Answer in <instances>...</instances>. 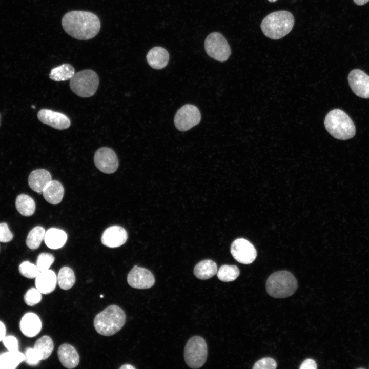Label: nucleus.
Masks as SVG:
<instances>
[{
	"instance_id": "obj_17",
	"label": "nucleus",
	"mask_w": 369,
	"mask_h": 369,
	"mask_svg": "<svg viewBox=\"0 0 369 369\" xmlns=\"http://www.w3.org/2000/svg\"><path fill=\"white\" fill-rule=\"evenodd\" d=\"M57 276L54 271L47 270L40 272L35 278V288L42 294H48L55 289Z\"/></svg>"
},
{
	"instance_id": "obj_12",
	"label": "nucleus",
	"mask_w": 369,
	"mask_h": 369,
	"mask_svg": "<svg viewBox=\"0 0 369 369\" xmlns=\"http://www.w3.org/2000/svg\"><path fill=\"white\" fill-rule=\"evenodd\" d=\"M127 281L129 285L133 288L146 289L154 285L155 278L149 270L135 265L128 275Z\"/></svg>"
},
{
	"instance_id": "obj_39",
	"label": "nucleus",
	"mask_w": 369,
	"mask_h": 369,
	"mask_svg": "<svg viewBox=\"0 0 369 369\" xmlns=\"http://www.w3.org/2000/svg\"><path fill=\"white\" fill-rule=\"evenodd\" d=\"M6 335V327L5 324L0 320V342Z\"/></svg>"
},
{
	"instance_id": "obj_11",
	"label": "nucleus",
	"mask_w": 369,
	"mask_h": 369,
	"mask_svg": "<svg viewBox=\"0 0 369 369\" xmlns=\"http://www.w3.org/2000/svg\"><path fill=\"white\" fill-rule=\"evenodd\" d=\"M94 162L99 170L107 174L115 172L118 167V159L116 153L108 147L100 148L95 152Z\"/></svg>"
},
{
	"instance_id": "obj_34",
	"label": "nucleus",
	"mask_w": 369,
	"mask_h": 369,
	"mask_svg": "<svg viewBox=\"0 0 369 369\" xmlns=\"http://www.w3.org/2000/svg\"><path fill=\"white\" fill-rule=\"evenodd\" d=\"M24 355V361L29 365H37L39 364L40 361H42L40 356L34 347L27 348L25 351Z\"/></svg>"
},
{
	"instance_id": "obj_35",
	"label": "nucleus",
	"mask_w": 369,
	"mask_h": 369,
	"mask_svg": "<svg viewBox=\"0 0 369 369\" xmlns=\"http://www.w3.org/2000/svg\"><path fill=\"white\" fill-rule=\"evenodd\" d=\"M277 367L275 360L270 357L263 358L258 360L253 366V369H275Z\"/></svg>"
},
{
	"instance_id": "obj_13",
	"label": "nucleus",
	"mask_w": 369,
	"mask_h": 369,
	"mask_svg": "<svg viewBox=\"0 0 369 369\" xmlns=\"http://www.w3.org/2000/svg\"><path fill=\"white\" fill-rule=\"evenodd\" d=\"M349 85L353 92L358 96L369 98V76L363 71L354 69L348 76Z\"/></svg>"
},
{
	"instance_id": "obj_29",
	"label": "nucleus",
	"mask_w": 369,
	"mask_h": 369,
	"mask_svg": "<svg viewBox=\"0 0 369 369\" xmlns=\"http://www.w3.org/2000/svg\"><path fill=\"white\" fill-rule=\"evenodd\" d=\"M45 230L40 226H37L33 228L29 233L26 243L27 246L31 250L37 249L41 242L44 239Z\"/></svg>"
},
{
	"instance_id": "obj_26",
	"label": "nucleus",
	"mask_w": 369,
	"mask_h": 369,
	"mask_svg": "<svg viewBox=\"0 0 369 369\" xmlns=\"http://www.w3.org/2000/svg\"><path fill=\"white\" fill-rule=\"evenodd\" d=\"M75 74L74 69L69 64H64L51 69L49 78L55 81L70 79Z\"/></svg>"
},
{
	"instance_id": "obj_27",
	"label": "nucleus",
	"mask_w": 369,
	"mask_h": 369,
	"mask_svg": "<svg viewBox=\"0 0 369 369\" xmlns=\"http://www.w3.org/2000/svg\"><path fill=\"white\" fill-rule=\"evenodd\" d=\"M33 347L40 356L42 360H44L51 355L54 348V344L50 337L44 335L36 341Z\"/></svg>"
},
{
	"instance_id": "obj_32",
	"label": "nucleus",
	"mask_w": 369,
	"mask_h": 369,
	"mask_svg": "<svg viewBox=\"0 0 369 369\" xmlns=\"http://www.w3.org/2000/svg\"><path fill=\"white\" fill-rule=\"evenodd\" d=\"M42 294L36 288H31L27 291L24 295V301L28 306H34L40 302Z\"/></svg>"
},
{
	"instance_id": "obj_40",
	"label": "nucleus",
	"mask_w": 369,
	"mask_h": 369,
	"mask_svg": "<svg viewBox=\"0 0 369 369\" xmlns=\"http://www.w3.org/2000/svg\"><path fill=\"white\" fill-rule=\"evenodd\" d=\"M354 3L358 5H363L366 4L369 0H353Z\"/></svg>"
},
{
	"instance_id": "obj_20",
	"label": "nucleus",
	"mask_w": 369,
	"mask_h": 369,
	"mask_svg": "<svg viewBox=\"0 0 369 369\" xmlns=\"http://www.w3.org/2000/svg\"><path fill=\"white\" fill-rule=\"evenodd\" d=\"M146 58L148 64L155 69L165 68L169 60V54L166 49L161 47H155L148 52Z\"/></svg>"
},
{
	"instance_id": "obj_18",
	"label": "nucleus",
	"mask_w": 369,
	"mask_h": 369,
	"mask_svg": "<svg viewBox=\"0 0 369 369\" xmlns=\"http://www.w3.org/2000/svg\"><path fill=\"white\" fill-rule=\"evenodd\" d=\"M58 359L61 364L69 369L76 367L79 363V356L76 350L71 345L64 343L57 351Z\"/></svg>"
},
{
	"instance_id": "obj_44",
	"label": "nucleus",
	"mask_w": 369,
	"mask_h": 369,
	"mask_svg": "<svg viewBox=\"0 0 369 369\" xmlns=\"http://www.w3.org/2000/svg\"><path fill=\"white\" fill-rule=\"evenodd\" d=\"M32 108H35V106H32Z\"/></svg>"
},
{
	"instance_id": "obj_43",
	"label": "nucleus",
	"mask_w": 369,
	"mask_h": 369,
	"mask_svg": "<svg viewBox=\"0 0 369 369\" xmlns=\"http://www.w3.org/2000/svg\"><path fill=\"white\" fill-rule=\"evenodd\" d=\"M100 298H102L104 297V296L102 295H100Z\"/></svg>"
},
{
	"instance_id": "obj_23",
	"label": "nucleus",
	"mask_w": 369,
	"mask_h": 369,
	"mask_svg": "<svg viewBox=\"0 0 369 369\" xmlns=\"http://www.w3.org/2000/svg\"><path fill=\"white\" fill-rule=\"evenodd\" d=\"M25 360L24 353L19 350L0 354V369H15Z\"/></svg>"
},
{
	"instance_id": "obj_37",
	"label": "nucleus",
	"mask_w": 369,
	"mask_h": 369,
	"mask_svg": "<svg viewBox=\"0 0 369 369\" xmlns=\"http://www.w3.org/2000/svg\"><path fill=\"white\" fill-rule=\"evenodd\" d=\"M13 237L12 233L10 231L8 224L5 222L0 223V242H8Z\"/></svg>"
},
{
	"instance_id": "obj_38",
	"label": "nucleus",
	"mask_w": 369,
	"mask_h": 369,
	"mask_svg": "<svg viewBox=\"0 0 369 369\" xmlns=\"http://www.w3.org/2000/svg\"><path fill=\"white\" fill-rule=\"evenodd\" d=\"M300 369H316L317 368V364L315 361L312 359L308 358L302 362Z\"/></svg>"
},
{
	"instance_id": "obj_16",
	"label": "nucleus",
	"mask_w": 369,
	"mask_h": 369,
	"mask_svg": "<svg viewBox=\"0 0 369 369\" xmlns=\"http://www.w3.org/2000/svg\"><path fill=\"white\" fill-rule=\"evenodd\" d=\"M19 330L26 337H35L40 332L42 323L37 315L32 312L25 313L21 318L19 323Z\"/></svg>"
},
{
	"instance_id": "obj_9",
	"label": "nucleus",
	"mask_w": 369,
	"mask_h": 369,
	"mask_svg": "<svg viewBox=\"0 0 369 369\" xmlns=\"http://www.w3.org/2000/svg\"><path fill=\"white\" fill-rule=\"evenodd\" d=\"M201 120V114L198 108L191 104L181 107L174 117V124L181 131H186L198 125Z\"/></svg>"
},
{
	"instance_id": "obj_6",
	"label": "nucleus",
	"mask_w": 369,
	"mask_h": 369,
	"mask_svg": "<svg viewBox=\"0 0 369 369\" xmlns=\"http://www.w3.org/2000/svg\"><path fill=\"white\" fill-rule=\"evenodd\" d=\"M70 87L77 96L90 97L96 92L99 78L97 74L90 69L84 70L74 74L70 79Z\"/></svg>"
},
{
	"instance_id": "obj_7",
	"label": "nucleus",
	"mask_w": 369,
	"mask_h": 369,
	"mask_svg": "<svg viewBox=\"0 0 369 369\" xmlns=\"http://www.w3.org/2000/svg\"><path fill=\"white\" fill-rule=\"evenodd\" d=\"M207 355V345L203 338L195 336L188 341L184 350V358L190 367H201L206 362Z\"/></svg>"
},
{
	"instance_id": "obj_30",
	"label": "nucleus",
	"mask_w": 369,
	"mask_h": 369,
	"mask_svg": "<svg viewBox=\"0 0 369 369\" xmlns=\"http://www.w3.org/2000/svg\"><path fill=\"white\" fill-rule=\"evenodd\" d=\"M240 271L235 265H223L217 272L218 279L223 282H230L235 280L239 276Z\"/></svg>"
},
{
	"instance_id": "obj_8",
	"label": "nucleus",
	"mask_w": 369,
	"mask_h": 369,
	"mask_svg": "<svg viewBox=\"0 0 369 369\" xmlns=\"http://www.w3.org/2000/svg\"><path fill=\"white\" fill-rule=\"evenodd\" d=\"M204 48L209 56L220 62L225 61L231 54L227 40L221 33L217 32L211 33L207 37Z\"/></svg>"
},
{
	"instance_id": "obj_10",
	"label": "nucleus",
	"mask_w": 369,
	"mask_h": 369,
	"mask_svg": "<svg viewBox=\"0 0 369 369\" xmlns=\"http://www.w3.org/2000/svg\"><path fill=\"white\" fill-rule=\"evenodd\" d=\"M230 251L234 258L238 262L244 264L252 263L257 257L254 246L244 238L235 240L231 245Z\"/></svg>"
},
{
	"instance_id": "obj_14",
	"label": "nucleus",
	"mask_w": 369,
	"mask_h": 369,
	"mask_svg": "<svg viewBox=\"0 0 369 369\" xmlns=\"http://www.w3.org/2000/svg\"><path fill=\"white\" fill-rule=\"evenodd\" d=\"M37 117L42 123L58 130L66 129L71 125L70 119L65 114L50 109L40 110Z\"/></svg>"
},
{
	"instance_id": "obj_31",
	"label": "nucleus",
	"mask_w": 369,
	"mask_h": 369,
	"mask_svg": "<svg viewBox=\"0 0 369 369\" xmlns=\"http://www.w3.org/2000/svg\"><path fill=\"white\" fill-rule=\"evenodd\" d=\"M18 271L22 276L28 279L35 278L40 272L36 265L29 261L22 262L18 266Z\"/></svg>"
},
{
	"instance_id": "obj_24",
	"label": "nucleus",
	"mask_w": 369,
	"mask_h": 369,
	"mask_svg": "<svg viewBox=\"0 0 369 369\" xmlns=\"http://www.w3.org/2000/svg\"><path fill=\"white\" fill-rule=\"evenodd\" d=\"M217 272L216 263L212 260L206 259L198 262L194 268L195 276L199 279H208Z\"/></svg>"
},
{
	"instance_id": "obj_22",
	"label": "nucleus",
	"mask_w": 369,
	"mask_h": 369,
	"mask_svg": "<svg viewBox=\"0 0 369 369\" xmlns=\"http://www.w3.org/2000/svg\"><path fill=\"white\" fill-rule=\"evenodd\" d=\"M67 240L65 231L57 228H50L46 232L44 241L46 245L51 249H58L64 245Z\"/></svg>"
},
{
	"instance_id": "obj_19",
	"label": "nucleus",
	"mask_w": 369,
	"mask_h": 369,
	"mask_svg": "<svg viewBox=\"0 0 369 369\" xmlns=\"http://www.w3.org/2000/svg\"><path fill=\"white\" fill-rule=\"evenodd\" d=\"M51 180L50 173L43 169L33 171L28 177L29 187L39 194L43 192L44 189Z\"/></svg>"
},
{
	"instance_id": "obj_25",
	"label": "nucleus",
	"mask_w": 369,
	"mask_h": 369,
	"mask_svg": "<svg viewBox=\"0 0 369 369\" xmlns=\"http://www.w3.org/2000/svg\"><path fill=\"white\" fill-rule=\"evenodd\" d=\"M15 207L21 215L30 216L35 212V203L30 196L21 194L16 198Z\"/></svg>"
},
{
	"instance_id": "obj_36",
	"label": "nucleus",
	"mask_w": 369,
	"mask_h": 369,
	"mask_svg": "<svg viewBox=\"0 0 369 369\" xmlns=\"http://www.w3.org/2000/svg\"><path fill=\"white\" fill-rule=\"evenodd\" d=\"M2 342L7 351H16L19 350L18 340L17 338L13 335H6Z\"/></svg>"
},
{
	"instance_id": "obj_33",
	"label": "nucleus",
	"mask_w": 369,
	"mask_h": 369,
	"mask_svg": "<svg viewBox=\"0 0 369 369\" xmlns=\"http://www.w3.org/2000/svg\"><path fill=\"white\" fill-rule=\"evenodd\" d=\"M54 260V257L52 254L42 253L38 256L36 265L40 272L44 271L49 269Z\"/></svg>"
},
{
	"instance_id": "obj_21",
	"label": "nucleus",
	"mask_w": 369,
	"mask_h": 369,
	"mask_svg": "<svg viewBox=\"0 0 369 369\" xmlns=\"http://www.w3.org/2000/svg\"><path fill=\"white\" fill-rule=\"evenodd\" d=\"M43 195L45 199L52 204L60 203L64 195V188L60 182L51 180L44 189Z\"/></svg>"
},
{
	"instance_id": "obj_3",
	"label": "nucleus",
	"mask_w": 369,
	"mask_h": 369,
	"mask_svg": "<svg viewBox=\"0 0 369 369\" xmlns=\"http://www.w3.org/2000/svg\"><path fill=\"white\" fill-rule=\"evenodd\" d=\"M126 318V314L121 308L116 305H111L95 316L94 326L98 334L111 336L123 327Z\"/></svg>"
},
{
	"instance_id": "obj_5",
	"label": "nucleus",
	"mask_w": 369,
	"mask_h": 369,
	"mask_svg": "<svg viewBox=\"0 0 369 369\" xmlns=\"http://www.w3.org/2000/svg\"><path fill=\"white\" fill-rule=\"evenodd\" d=\"M298 288L295 277L290 272L281 270L272 274L266 281L267 293L275 298H284L295 293Z\"/></svg>"
},
{
	"instance_id": "obj_42",
	"label": "nucleus",
	"mask_w": 369,
	"mask_h": 369,
	"mask_svg": "<svg viewBox=\"0 0 369 369\" xmlns=\"http://www.w3.org/2000/svg\"><path fill=\"white\" fill-rule=\"evenodd\" d=\"M270 2L273 3L276 2L277 0H268Z\"/></svg>"
},
{
	"instance_id": "obj_15",
	"label": "nucleus",
	"mask_w": 369,
	"mask_h": 369,
	"mask_svg": "<svg viewBox=\"0 0 369 369\" xmlns=\"http://www.w3.org/2000/svg\"><path fill=\"white\" fill-rule=\"evenodd\" d=\"M127 238V232L124 228L119 225H112L105 230L101 241L104 245L114 248L123 245Z\"/></svg>"
},
{
	"instance_id": "obj_41",
	"label": "nucleus",
	"mask_w": 369,
	"mask_h": 369,
	"mask_svg": "<svg viewBox=\"0 0 369 369\" xmlns=\"http://www.w3.org/2000/svg\"><path fill=\"white\" fill-rule=\"evenodd\" d=\"M135 368V367L130 364H124L120 367V369H133Z\"/></svg>"
},
{
	"instance_id": "obj_1",
	"label": "nucleus",
	"mask_w": 369,
	"mask_h": 369,
	"mask_svg": "<svg viewBox=\"0 0 369 369\" xmlns=\"http://www.w3.org/2000/svg\"><path fill=\"white\" fill-rule=\"evenodd\" d=\"M64 31L72 37L78 40H89L98 33L100 22L93 13L74 10L66 13L62 18Z\"/></svg>"
},
{
	"instance_id": "obj_4",
	"label": "nucleus",
	"mask_w": 369,
	"mask_h": 369,
	"mask_svg": "<svg viewBox=\"0 0 369 369\" xmlns=\"http://www.w3.org/2000/svg\"><path fill=\"white\" fill-rule=\"evenodd\" d=\"M324 125L328 132L338 139H348L355 134V126L352 120L340 109L330 111L325 118Z\"/></svg>"
},
{
	"instance_id": "obj_28",
	"label": "nucleus",
	"mask_w": 369,
	"mask_h": 369,
	"mask_svg": "<svg viewBox=\"0 0 369 369\" xmlns=\"http://www.w3.org/2000/svg\"><path fill=\"white\" fill-rule=\"evenodd\" d=\"M57 280L59 286L65 290L71 288L76 280L73 271L68 266H63L59 270Z\"/></svg>"
},
{
	"instance_id": "obj_2",
	"label": "nucleus",
	"mask_w": 369,
	"mask_h": 369,
	"mask_svg": "<svg viewBox=\"0 0 369 369\" xmlns=\"http://www.w3.org/2000/svg\"><path fill=\"white\" fill-rule=\"evenodd\" d=\"M294 22V17L291 13L284 10L277 11L269 14L262 20L261 28L268 38L279 39L292 30Z\"/></svg>"
}]
</instances>
